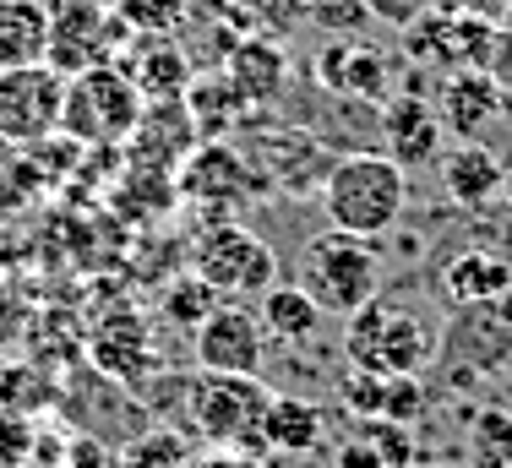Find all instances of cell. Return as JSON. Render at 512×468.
<instances>
[{
  "label": "cell",
  "instance_id": "cell-1",
  "mask_svg": "<svg viewBox=\"0 0 512 468\" xmlns=\"http://www.w3.org/2000/svg\"><path fill=\"white\" fill-rule=\"evenodd\" d=\"M316 202L327 213V229L382 240L409 213V169L393 164L387 153H338Z\"/></svg>",
  "mask_w": 512,
  "mask_h": 468
},
{
  "label": "cell",
  "instance_id": "cell-2",
  "mask_svg": "<svg viewBox=\"0 0 512 468\" xmlns=\"http://www.w3.org/2000/svg\"><path fill=\"white\" fill-rule=\"evenodd\" d=\"M442 354V327L431 322L420 300H393L376 294L344 322V360L349 371L371 376H420Z\"/></svg>",
  "mask_w": 512,
  "mask_h": 468
},
{
  "label": "cell",
  "instance_id": "cell-3",
  "mask_svg": "<svg viewBox=\"0 0 512 468\" xmlns=\"http://www.w3.org/2000/svg\"><path fill=\"white\" fill-rule=\"evenodd\" d=\"M295 283L327 316L349 322L360 305H371L376 294H382V251H376V240H360V234L322 229V234H311L306 251H300Z\"/></svg>",
  "mask_w": 512,
  "mask_h": 468
},
{
  "label": "cell",
  "instance_id": "cell-4",
  "mask_svg": "<svg viewBox=\"0 0 512 468\" xmlns=\"http://www.w3.org/2000/svg\"><path fill=\"white\" fill-rule=\"evenodd\" d=\"M267 403H273V387H262V376L197 371L186 381V425L207 447L224 452H267L262 447Z\"/></svg>",
  "mask_w": 512,
  "mask_h": 468
},
{
  "label": "cell",
  "instance_id": "cell-5",
  "mask_svg": "<svg viewBox=\"0 0 512 468\" xmlns=\"http://www.w3.org/2000/svg\"><path fill=\"white\" fill-rule=\"evenodd\" d=\"M191 273L218 289V300H262L278 283V256L240 218H202L191 234Z\"/></svg>",
  "mask_w": 512,
  "mask_h": 468
},
{
  "label": "cell",
  "instance_id": "cell-6",
  "mask_svg": "<svg viewBox=\"0 0 512 468\" xmlns=\"http://www.w3.org/2000/svg\"><path fill=\"white\" fill-rule=\"evenodd\" d=\"M148 98L137 93V82L104 60V66H88L77 77H66V104H60V131L82 147H120L137 131Z\"/></svg>",
  "mask_w": 512,
  "mask_h": 468
},
{
  "label": "cell",
  "instance_id": "cell-7",
  "mask_svg": "<svg viewBox=\"0 0 512 468\" xmlns=\"http://www.w3.org/2000/svg\"><path fill=\"white\" fill-rule=\"evenodd\" d=\"M175 196L197 207L202 218H240L251 202H262L267 186L246 164V153L229 142H197L175 169Z\"/></svg>",
  "mask_w": 512,
  "mask_h": 468
},
{
  "label": "cell",
  "instance_id": "cell-8",
  "mask_svg": "<svg viewBox=\"0 0 512 468\" xmlns=\"http://www.w3.org/2000/svg\"><path fill=\"white\" fill-rule=\"evenodd\" d=\"M240 153H246V164L262 175L267 196H316L327 180V169H333V147H327L316 131L306 126H262V120H251L246 126V142H240Z\"/></svg>",
  "mask_w": 512,
  "mask_h": 468
},
{
  "label": "cell",
  "instance_id": "cell-9",
  "mask_svg": "<svg viewBox=\"0 0 512 468\" xmlns=\"http://www.w3.org/2000/svg\"><path fill=\"white\" fill-rule=\"evenodd\" d=\"M60 104H66V77L55 66H0V142L33 147L39 137L60 131Z\"/></svg>",
  "mask_w": 512,
  "mask_h": 468
},
{
  "label": "cell",
  "instance_id": "cell-10",
  "mask_svg": "<svg viewBox=\"0 0 512 468\" xmlns=\"http://www.w3.org/2000/svg\"><path fill=\"white\" fill-rule=\"evenodd\" d=\"M126 22H120L115 6L104 0H60L50 6V55L44 66H55L60 77H77L88 66H104L109 49L126 39Z\"/></svg>",
  "mask_w": 512,
  "mask_h": 468
},
{
  "label": "cell",
  "instance_id": "cell-11",
  "mask_svg": "<svg viewBox=\"0 0 512 468\" xmlns=\"http://www.w3.org/2000/svg\"><path fill=\"white\" fill-rule=\"evenodd\" d=\"M197 371H224V376H262L267 365V332L251 300H218L213 316L191 332Z\"/></svg>",
  "mask_w": 512,
  "mask_h": 468
},
{
  "label": "cell",
  "instance_id": "cell-12",
  "mask_svg": "<svg viewBox=\"0 0 512 468\" xmlns=\"http://www.w3.org/2000/svg\"><path fill=\"white\" fill-rule=\"evenodd\" d=\"M512 98L507 82L491 71H447L442 77V98H436V115H442L447 137L458 142H485L496 126L507 120Z\"/></svg>",
  "mask_w": 512,
  "mask_h": 468
},
{
  "label": "cell",
  "instance_id": "cell-13",
  "mask_svg": "<svg viewBox=\"0 0 512 468\" xmlns=\"http://www.w3.org/2000/svg\"><path fill=\"white\" fill-rule=\"evenodd\" d=\"M382 137H387V158L404 164L409 175L442 164V153H447V126L436 115V104L425 93H409V88L382 104Z\"/></svg>",
  "mask_w": 512,
  "mask_h": 468
},
{
  "label": "cell",
  "instance_id": "cell-14",
  "mask_svg": "<svg viewBox=\"0 0 512 468\" xmlns=\"http://www.w3.org/2000/svg\"><path fill=\"white\" fill-rule=\"evenodd\" d=\"M393 71L398 60L387 49L360 39H333L316 55V82L338 98H360V104H387L393 98Z\"/></svg>",
  "mask_w": 512,
  "mask_h": 468
},
{
  "label": "cell",
  "instance_id": "cell-15",
  "mask_svg": "<svg viewBox=\"0 0 512 468\" xmlns=\"http://www.w3.org/2000/svg\"><path fill=\"white\" fill-rule=\"evenodd\" d=\"M338 398L355 420H398L414 425L425 414V381L420 376H371V371H344Z\"/></svg>",
  "mask_w": 512,
  "mask_h": 468
},
{
  "label": "cell",
  "instance_id": "cell-16",
  "mask_svg": "<svg viewBox=\"0 0 512 468\" xmlns=\"http://www.w3.org/2000/svg\"><path fill=\"white\" fill-rule=\"evenodd\" d=\"M436 169H442V191L453 196L463 213H485L491 202H502L507 164L496 158L491 142H453Z\"/></svg>",
  "mask_w": 512,
  "mask_h": 468
},
{
  "label": "cell",
  "instance_id": "cell-17",
  "mask_svg": "<svg viewBox=\"0 0 512 468\" xmlns=\"http://www.w3.org/2000/svg\"><path fill=\"white\" fill-rule=\"evenodd\" d=\"M224 77L235 82V93L246 98L251 109H267L284 98V82H289V55L278 39L267 33H246L235 39V49L224 55Z\"/></svg>",
  "mask_w": 512,
  "mask_h": 468
},
{
  "label": "cell",
  "instance_id": "cell-18",
  "mask_svg": "<svg viewBox=\"0 0 512 468\" xmlns=\"http://www.w3.org/2000/svg\"><path fill=\"white\" fill-rule=\"evenodd\" d=\"M262 447L278 452V458H311V452L327 447V414L300 392H273L262 420Z\"/></svg>",
  "mask_w": 512,
  "mask_h": 468
},
{
  "label": "cell",
  "instance_id": "cell-19",
  "mask_svg": "<svg viewBox=\"0 0 512 468\" xmlns=\"http://www.w3.org/2000/svg\"><path fill=\"white\" fill-rule=\"evenodd\" d=\"M256 316H262L267 343H278V349H306V343H316V332L327 322V311L300 289V283H273V289L256 300Z\"/></svg>",
  "mask_w": 512,
  "mask_h": 468
},
{
  "label": "cell",
  "instance_id": "cell-20",
  "mask_svg": "<svg viewBox=\"0 0 512 468\" xmlns=\"http://www.w3.org/2000/svg\"><path fill=\"white\" fill-rule=\"evenodd\" d=\"M442 289L453 305H496L512 289V262L496 251H458L442 262Z\"/></svg>",
  "mask_w": 512,
  "mask_h": 468
},
{
  "label": "cell",
  "instance_id": "cell-21",
  "mask_svg": "<svg viewBox=\"0 0 512 468\" xmlns=\"http://www.w3.org/2000/svg\"><path fill=\"white\" fill-rule=\"evenodd\" d=\"M120 66V60H115ZM131 82H137V93L158 104V98H180L191 88V60L186 49H175L164 39V33H142V44L131 49V66H120Z\"/></svg>",
  "mask_w": 512,
  "mask_h": 468
},
{
  "label": "cell",
  "instance_id": "cell-22",
  "mask_svg": "<svg viewBox=\"0 0 512 468\" xmlns=\"http://www.w3.org/2000/svg\"><path fill=\"white\" fill-rule=\"evenodd\" d=\"M180 98H186V109H191V120H197V137L202 142L235 137V131H246L256 120V109L235 93V82H229L224 71H218V77H191V88Z\"/></svg>",
  "mask_w": 512,
  "mask_h": 468
},
{
  "label": "cell",
  "instance_id": "cell-23",
  "mask_svg": "<svg viewBox=\"0 0 512 468\" xmlns=\"http://www.w3.org/2000/svg\"><path fill=\"white\" fill-rule=\"evenodd\" d=\"M50 55V6L0 0V66H39Z\"/></svg>",
  "mask_w": 512,
  "mask_h": 468
},
{
  "label": "cell",
  "instance_id": "cell-24",
  "mask_svg": "<svg viewBox=\"0 0 512 468\" xmlns=\"http://www.w3.org/2000/svg\"><path fill=\"white\" fill-rule=\"evenodd\" d=\"M463 458L469 468H512V409L480 403L463 430Z\"/></svg>",
  "mask_w": 512,
  "mask_h": 468
},
{
  "label": "cell",
  "instance_id": "cell-25",
  "mask_svg": "<svg viewBox=\"0 0 512 468\" xmlns=\"http://www.w3.org/2000/svg\"><path fill=\"white\" fill-rule=\"evenodd\" d=\"M213 305H218V289L197 273L169 278L164 294H158V316H164V327H175V332H197L207 316H213Z\"/></svg>",
  "mask_w": 512,
  "mask_h": 468
},
{
  "label": "cell",
  "instance_id": "cell-26",
  "mask_svg": "<svg viewBox=\"0 0 512 468\" xmlns=\"http://www.w3.org/2000/svg\"><path fill=\"white\" fill-rule=\"evenodd\" d=\"M115 11L131 33H164V39H175V28L186 22V0H115Z\"/></svg>",
  "mask_w": 512,
  "mask_h": 468
},
{
  "label": "cell",
  "instance_id": "cell-27",
  "mask_svg": "<svg viewBox=\"0 0 512 468\" xmlns=\"http://www.w3.org/2000/svg\"><path fill=\"white\" fill-rule=\"evenodd\" d=\"M355 430L382 452L387 468H414V425H398V420H355Z\"/></svg>",
  "mask_w": 512,
  "mask_h": 468
},
{
  "label": "cell",
  "instance_id": "cell-28",
  "mask_svg": "<svg viewBox=\"0 0 512 468\" xmlns=\"http://www.w3.org/2000/svg\"><path fill=\"white\" fill-rule=\"evenodd\" d=\"M306 17L322 33H333V39H355L365 22H371V11H365V0H311Z\"/></svg>",
  "mask_w": 512,
  "mask_h": 468
},
{
  "label": "cell",
  "instance_id": "cell-29",
  "mask_svg": "<svg viewBox=\"0 0 512 468\" xmlns=\"http://www.w3.org/2000/svg\"><path fill=\"white\" fill-rule=\"evenodd\" d=\"M186 441L175 436V430H153V436H142L137 447H131L126 468H186Z\"/></svg>",
  "mask_w": 512,
  "mask_h": 468
},
{
  "label": "cell",
  "instance_id": "cell-30",
  "mask_svg": "<svg viewBox=\"0 0 512 468\" xmlns=\"http://www.w3.org/2000/svg\"><path fill=\"white\" fill-rule=\"evenodd\" d=\"M33 452V425L22 414L0 409V468H17Z\"/></svg>",
  "mask_w": 512,
  "mask_h": 468
},
{
  "label": "cell",
  "instance_id": "cell-31",
  "mask_svg": "<svg viewBox=\"0 0 512 468\" xmlns=\"http://www.w3.org/2000/svg\"><path fill=\"white\" fill-rule=\"evenodd\" d=\"M431 6H436V0H365L371 22H382V28H398V33H404L409 22H420Z\"/></svg>",
  "mask_w": 512,
  "mask_h": 468
},
{
  "label": "cell",
  "instance_id": "cell-32",
  "mask_svg": "<svg viewBox=\"0 0 512 468\" xmlns=\"http://www.w3.org/2000/svg\"><path fill=\"white\" fill-rule=\"evenodd\" d=\"M333 468H387V463H382V452H376L371 441L355 430V436L333 441Z\"/></svg>",
  "mask_w": 512,
  "mask_h": 468
},
{
  "label": "cell",
  "instance_id": "cell-33",
  "mask_svg": "<svg viewBox=\"0 0 512 468\" xmlns=\"http://www.w3.org/2000/svg\"><path fill=\"white\" fill-rule=\"evenodd\" d=\"M186 468H262V452H224V447H207L202 458H186Z\"/></svg>",
  "mask_w": 512,
  "mask_h": 468
},
{
  "label": "cell",
  "instance_id": "cell-34",
  "mask_svg": "<svg viewBox=\"0 0 512 468\" xmlns=\"http://www.w3.org/2000/svg\"><path fill=\"white\" fill-rule=\"evenodd\" d=\"M491 311H496V316H502V322L512 327V289H507V294H502V300H496V305H491Z\"/></svg>",
  "mask_w": 512,
  "mask_h": 468
},
{
  "label": "cell",
  "instance_id": "cell-35",
  "mask_svg": "<svg viewBox=\"0 0 512 468\" xmlns=\"http://www.w3.org/2000/svg\"><path fill=\"white\" fill-rule=\"evenodd\" d=\"M502 207L512 213V164H507V180H502Z\"/></svg>",
  "mask_w": 512,
  "mask_h": 468
},
{
  "label": "cell",
  "instance_id": "cell-36",
  "mask_svg": "<svg viewBox=\"0 0 512 468\" xmlns=\"http://www.w3.org/2000/svg\"><path fill=\"white\" fill-rule=\"evenodd\" d=\"M496 22H502V28L512 33V0H507V6H502V17H496Z\"/></svg>",
  "mask_w": 512,
  "mask_h": 468
},
{
  "label": "cell",
  "instance_id": "cell-37",
  "mask_svg": "<svg viewBox=\"0 0 512 468\" xmlns=\"http://www.w3.org/2000/svg\"><path fill=\"white\" fill-rule=\"evenodd\" d=\"M414 468H420V463H414ZM425 468H442V463H425Z\"/></svg>",
  "mask_w": 512,
  "mask_h": 468
},
{
  "label": "cell",
  "instance_id": "cell-38",
  "mask_svg": "<svg viewBox=\"0 0 512 468\" xmlns=\"http://www.w3.org/2000/svg\"><path fill=\"white\" fill-rule=\"evenodd\" d=\"M300 6H311V0H300Z\"/></svg>",
  "mask_w": 512,
  "mask_h": 468
}]
</instances>
